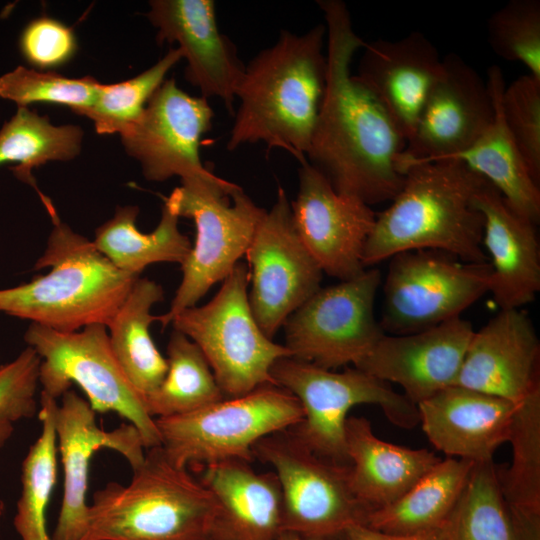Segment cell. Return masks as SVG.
Returning a JSON list of instances; mask_svg holds the SVG:
<instances>
[{
    "label": "cell",
    "instance_id": "cell-1",
    "mask_svg": "<svg viewBox=\"0 0 540 540\" xmlns=\"http://www.w3.org/2000/svg\"><path fill=\"white\" fill-rule=\"evenodd\" d=\"M327 36V81L306 160L340 194L372 206L391 201L404 174L406 140L373 93L351 74L355 52L365 42L353 29L346 4L318 0Z\"/></svg>",
    "mask_w": 540,
    "mask_h": 540
},
{
    "label": "cell",
    "instance_id": "cell-2",
    "mask_svg": "<svg viewBox=\"0 0 540 540\" xmlns=\"http://www.w3.org/2000/svg\"><path fill=\"white\" fill-rule=\"evenodd\" d=\"M325 25L304 34L283 30L244 68L235 99L239 100L226 148L263 142L269 150L306 160L327 81Z\"/></svg>",
    "mask_w": 540,
    "mask_h": 540
},
{
    "label": "cell",
    "instance_id": "cell-22",
    "mask_svg": "<svg viewBox=\"0 0 540 540\" xmlns=\"http://www.w3.org/2000/svg\"><path fill=\"white\" fill-rule=\"evenodd\" d=\"M355 75L387 110L406 142L440 76L442 58L421 32L365 43Z\"/></svg>",
    "mask_w": 540,
    "mask_h": 540
},
{
    "label": "cell",
    "instance_id": "cell-29",
    "mask_svg": "<svg viewBox=\"0 0 540 540\" xmlns=\"http://www.w3.org/2000/svg\"><path fill=\"white\" fill-rule=\"evenodd\" d=\"M474 462L448 457L393 503L373 510L365 526L392 535H413L444 525L466 485Z\"/></svg>",
    "mask_w": 540,
    "mask_h": 540
},
{
    "label": "cell",
    "instance_id": "cell-5",
    "mask_svg": "<svg viewBox=\"0 0 540 540\" xmlns=\"http://www.w3.org/2000/svg\"><path fill=\"white\" fill-rule=\"evenodd\" d=\"M147 450L128 484L94 492L82 540H212V493L161 446Z\"/></svg>",
    "mask_w": 540,
    "mask_h": 540
},
{
    "label": "cell",
    "instance_id": "cell-14",
    "mask_svg": "<svg viewBox=\"0 0 540 540\" xmlns=\"http://www.w3.org/2000/svg\"><path fill=\"white\" fill-rule=\"evenodd\" d=\"M250 267L252 314L270 339L321 286L322 270L299 238L282 187L245 253Z\"/></svg>",
    "mask_w": 540,
    "mask_h": 540
},
{
    "label": "cell",
    "instance_id": "cell-32",
    "mask_svg": "<svg viewBox=\"0 0 540 540\" xmlns=\"http://www.w3.org/2000/svg\"><path fill=\"white\" fill-rule=\"evenodd\" d=\"M167 372L159 387L145 398L154 419L182 415L225 398L199 347L173 329L167 345Z\"/></svg>",
    "mask_w": 540,
    "mask_h": 540
},
{
    "label": "cell",
    "instance_id": "cell-3",
    "mask_svg": "<svg viewBox=\"0 0 540 540\" xmlns=\"http://www.w3.org/2000/svg\"><path fill=\"white\" fill-rule=\"evenodd\" d=\"M487 183L457 160L408 166L390 206L376 213L363 250L364 267L421 249L444 251L464 262H489L483 248V215L474 203Z\"/></svg>",
    "mask_w": 540,
    "mask_h": 540
},
{
    "label": "cell",
    "instance_id": "cell-20",
    "mask_svg": "<svg viewBox=\"0 0 540 540\" xmlns=\"http://www.w3.org/2000/svg\"><path fill=\"white\" fill-rule=\"evenodd\" d=\"M473 333L472 324L457 317L416 333L384 334L354 367L398 384L417 405L455 385Z\"/></svg>",
    "mask_w": 540,
    "mask_h": 540
},
{
    "label": "cell",
    "instance_id": "cell-7",
    "mask_svg": "<svg viewBox=\"0 0 540 540\" xmlns=\"http://www.w3.org/2000/svg\"><path fill=\"white\" fill-rule=\"evenodd\" d=\"M273 382L300 402L304 417L289 430L311 451L350 465L345 422L358 404L378 405L394 425L411 429L420 423L417 405L389 383L357 368L334 372L294 357L278 359L270 370Z\"/></svg>",
    "mask_w": 540,
    "mask_h": 540
},
{
    "label": "cell",
    "instance_id": "cell-43",
    "mask_svg": "<svg viewBox=\"0 0 540 540\" xmlns=\"http://www.w3.org/2000/svg\"><path fill=\"white\" fill-rule=\"evenodd\" d=\"M343 536L345 540H443L441 527L413 535H392L365 525H353L344 532Z\"/></svg>",
    "mask_w": 540,
    "mask_h": 540
},
{
    "label": "cell",
    "instance_id": "cell-18",
    "mask_svg": "<svg viewBox=\"0 0 540 540\" xmlns=\"http://www.w3.org/2000/svg\"><path fill=\"white\" fill-rule=\"evenodd\" d=\"M54 424L57 452L63 469V499L54 540H82L87 530L89 466L100 449H111L122 455L131 469L144 460V444L137 428L124 423L106 431L96 421V412L88 401L69 389L58 403Z\"/></svg>",
    "mask_w": 540,
    "mask_h": 540
},
{
    "label": "cell",
    "instance_id": "cell-28",
    "mask_svg": "<svg viewBox=\"0 0 540 540\" xmlns=\"http://www.w3.org/2000/svg\"><path fill=\"white\" fill-rule=\"evenodd\" d=\"M139 207L117 206L112 218L95 231V247L119 270L139 277L154 263L182 264L192 244L178 226L179 215L172 193L165 198L157 227L150 233L136 226Z\"/></svg>",
    "mask_w": 540,
    "mask_h": 540
},
{
    "label": "cell",
    "instance_id": "cell-35",
    "mask_svg": "<svg viewBox=\"0 0 540 540\" xmlns=\"http://www.w3.org/2000/svg\"><path fill=\"white\" fill-rule=\"evenodd\" d=\"M441 531L443 540H511L493 460L474 464Z\"/></svg>",
    "mask_w": 540,
    "mask_h": 540
},
{
    "label": "cell",
    "instance_id": "cell-11",
    "mask_svg": "<svg viewBox=\"0 0 540 540\" xmlns=\"http://www.w3.org/2000/svg\"><path fill=\"white\" fill-rule=\"evenodd\" d=\"M252 453L274 468L280 482L283 532L322 540L366 525L372 511L352 491L350 465L317 455L289 429L263 437Z\"/></svg>",
    "mask_w": 540,
    "mask_h": 540
},
{
    "label": "cell",
    "instance_id": "cell-31",
    "mask_svg": "<svg viewBox=\"0 0 540 540\" xmlns=\"http://www.w3.org/2000/svg\"><path fill=\"white\" fill-rule=\"evenodd\" d=\"M83 130L76 125L56 126L47 116H41L28 107H18L14 116L0 129V165L10 167L16 178L32 186L39 196L32 175L49 161H67L81 151Z\"/></svg>",
    "mask_w": 540,
    "mask_h": 540
},
{
    "label": "cell",
    "instance_id": "cell-12",
    "mask_svg": "<svg viewBox=\"0 0 540 540\" xmlns=\"http://www.w3.org/2000/svg\"><path fill=\"white\" fill-rule=\"evenodd\" d=\"M380 326L405 335L460 317L489 292V262H464L440 250L399 252L389 258Z\"/></svg>",
    "mask_w": 540,
    "mask_h": 540
},
{
    "label": "cell",
    "instance_id": "cell-37",
    "mask_svg": "<svg viewBox=\"0 0 540 540\" xmlns=\"http://www.w3.org/2000/svg\"><path fill=\"white\" fill-rule=\"evenodd\" d=\"M100 84L91 76L68 78L52 71L18 66L0 77V97L18 107L53 103L68 106L75 113L93 104Z\"/></svg>",
    "mask_w": 540,
    "mask_h": 540
},
{
    "label": "cell",
    "instance_id": "cell-41",
    "mask_svg": "<svg viewBox=\"0 0 540 540\" xmlns=\"http://www.w3.org/2000/svg\"><path fill=\"white\" fill-rule=\"evenodd\" d=\"M19 48L26 61L49 70L68 63L77 52L73 30L61 21L42 16L30 21L23 29Z\"/></svg>",
    "mask_w": 540,
    "mask_h": 540
},
{
    "label": "cell",
    "instance_id": "cell-21",
    "mask_svg": "<svg viewBox=\"0 0 540 540\" xmlns=\"http://www.w3.org/2000/svg\"><path fill=\"white\" fill-rule=\"evenodd\" d=\"M540 341L528 314L500 309L474 331L455 385L520 403L539 380Z\"/></svg>",
    "mask_w": 540,
    "mask_h": 540
},
{
    "label": "cell",
    "instance_id": "cell-16",
    "mask_svg": "<svg viewBox=\"0 0 540 540\" xmlns=\"http://www.w3.org/2000/svg\"><path fill=\"white\" fill-rule=\"evenodd\" d=\"M495 106L486 81L455 53L442 58V70L400 157V170L418 162L456 155L492 125Z\"/></svg>",
    "mask_w": 540,
    "mask_h": 540
},
{
    "label": "cell",
    "instance_id": "cell-26",
    "mask_svg": "<svg viewBox=\"0 0 540 540\" xmlns=\"http://www.w3.org/2000/svg\"><path fill=\"white\" fill-rule=\"evenodd\" d=\"M345 440L352 491L371 511L399 499L442 460L427 449L381 440L364 417L346 419Z\"/></svg>",
    "mask_w": 540,
    "mask_h": 540
},
{
    "label": "cell",
    "instance_id": "cell-30",
    "mask_svg": "<svg viewBox=\"0 0 540 540\" xmlns=\"http://www.w3.org/2000/svg\"><path fill=\"white\" fill-rule=\"evenodd\" d=\"M163 297L161 285L139 277L107 326L112 351L144 400L159 387L167 372V360L150 333L157 317L151 313L152 307Z\"/></svg>",
    "mask_w": 540,
    "mask_h": 540
},
{
    "label": "cell",
    "instance_id": "cell-40",
    "mask_svg": "<svg viewBox=\"0 0 540 540\" xmlns=\"http://www.w3.org/2000/svg\"><path fill=\"white\" fill-rule=\"evenodd\" d=\"M40 364L39 355L27 346L15 359L0 365V449L10 440L18 421L39 411Z\"/></svg>",
    "mask_w": 540,
    "mask_h": 540
},
{
    "label": "cell",
    "instance_id": "cell-6",
    "mask_svg": "<svg viewBox=\"0 0 540 540\" xmlns=\"http://www.w3.org/2000/svg\"><path fill=\"white\" fill-rule=\"evenodd\" d=\"M171 193L179 217L192 219L196 233L169 310L156 317L163 328L230 274L266 212L240 186L213 173L181 180Z\"/></svg>",
    "mask_w": 540,
    "mask_h": 540
},
{
    "label": "cell",
    "instance_id": "cell-34",
    "mask_svg": "<svg viewBox=\"0 0 540 540\" xmlns=\"http://www.w3.org/2000/svg\"><path fill=\"white\" fill-rule=\"evenodd\" d=\"M508 442L511 464L496 465L504 503L540 511V386L516 405Z\"/></svg>",
    "mask_w": 540,
    "mask_h": 540
},
{
    "label": "cell",
    "instance_id": "cell-25",
    "mask_svg": "<svg viewBox=\"0 0 540 540\" xmlns=\"http://www.w3.org/2000/svg\"><path fill=\"white\" fill-rule=\"evenodd\" d=\"M200 481L216 503L212 540H278L283 495L275 472L258 473L250 462L230 459L206 465Z\"/></svg>",
    "mask_w": 540,
    "mask_h": 540
},
{
    "label": "cell",
    "instance_id": "cell-42",
    "mask_svg": "<svg viewBox=\"0 0 540 540\" xmlns=\"http://www.w3.org/2000/svg\"><path fill=\"white\" fill-rule=\"evenodd\" d=\"M504 505L511 540H540V511Z\"/></svg>",
    "mask_w": 540,
    "mask_h": 540
},
{
    "label": "cell",
    "instance_id": "cell-44",
    "mask_svg": "<svg viewBox=\"0 0 540 540\" xmlns=\"http://www.w3.org/2000/svg\"><path fill=\"white\" fill-rule=\"evenodd\" d=\"M278 540H309V539L303 538L295 533L285 531L280 534Z\"/></svg>",
    "mask_w": 540,
    "mask_h": 540
},
{
    "label": "cell",
    "instance_id": "cell-9",
    "mask_svg": "<svg viewBox=\"0 0 540 540\" xmlns=\"http://www.w3.org/2000/svg\"><path fill=\"white\" fill-rule=\"evenodd\" d=\"M249 282V270L238 262L209 302L184 309L170 323L199 347L227 397L275 384L271 367L280 358L292 357L289 349L273 342L256 322L249 303Z\"/></svg>",
    "mask_w": 540,
    "mask_h": 540
},
{
    "label": "cell",
    "instance_id": "cell-39",
    "mask_svg": "<svg viewBox=\"0 0 540 540\" xmlns=\"http://www.w3.org/2000/svg\"><path fill=\"white\" fill-rule=\"evenodd\" d=\"M501 108L530 175L540 184V81L530 74L515 79L502 92Z\"/></svg>",
    "mask_w": 540,
    "mask_h": 540
},
{
    "label": "cell",
    "instance_id": "cell-10",
    "mask_svg": "<svg viewBox=\"0 0 540 540\" xmlns=\"http://www.w3.org/2000/svg\"><path fill=\"white\" fill-rule=\"evenodd\" d=\"M24 339L41 358V392L57 400L75 383L95 412L126 419L139 431L145 449L160 446L155 419L117 361L105 325L65 333L31 323Z\"/></svg>",
    "mask_w": 540,
    "mask_h": 540
},
{
    "label": "cell",
    "instance_id": "cell-23",
    "mask_svg": "<svg viewBox=\"0 0 540 540\" xmlns=\"http://www.w3.org/2000/svg\"><path fill=\"white\" fill-rule=\"evenodd\" d=\"M515 403L452 385L417 404L429 442L451 458L474 463L493 460L508 442Z\"/></svg>",
    "mask_w": 540,
    "mask_h": 540
},
{
    "label": "cell",
    "instance_id": "cell-4",
    "mask_svg": "<svg viewBox=\"0 0 540 540\" xmlns=\"http://www.w3.org/2000/svg\"><path fill=\"white\" fill-rule=\"evenodd\" d=\"M46 248L34 269H48L30 282L0 289V312L59 332L106 327L140 277L117 269L86 237L61 221L52 202Z\"/></svg>",
    "mask_w": 540,
    "mask_h": 540
},
{
    "label": "cell",
    "instance_id": "cell-19",
    "mask_svg": "<svg viewBox=\"0 0 540 540\" xmlns=\"http://www.w3.org/2000/svg\"><path fill=\"white\" fill-rule=\"evenodd\" d=\"M149 21L157 28V43L179 44L185 58V78L201 97L219 98L234 115L235 93L245 65L234 43L218 27L213 0H153Z\"/></svg>",
    "mask_w": 540,
    "mask_h": 540
},
{
    "label": "cell",
    "instance_id": "cell-38",
    "mask_svg": "<svg viewBox=\"0 0 540 540\" xmlns=\"http://www.w3.org/2000/svg\"><path fill=\"white\" fill-rule=\"evenodd\" d=\"M494 53L522 63L540 81V0H510L488 19Z\"/></svg>",
    "mask_w": 540,
    "mask_h": 540
},
{
    "label": "cell",
    "instance_id": "cell-33",
    "mask_svg": "<svg viewBox=\"0 0 540 540\" xmlns=\"http://www.w3.org/2000/svg\"><path fill=\"white\" fill-rule=\"evenodd\" d=\"M41 433L30 446L21 468V494L13 524L21 540H54L47 530V507L57 478L54 424L58 401L40 392Z\"/></svg>",
    "mask_w": 540,
    "mask_h": 540
},
{
    "label": "cell",
    "instance_id": "cell-15",
    "mask_svg": "<svg viewBox=\"0 0 540 540\" xmlns=\"http://www.w3.org/2000/svg\"><path fill=\"white\" fill-rule=\"evenodd\" d=\"M214 112L203 97L166 79L148 101L140 118L120 137L126 153L136 159L148 181L205 177L200 159L202 136L212 128Z\"/></svg>",
    "mask_w": 540,
    "mask_h": 540
},
{
    "label": "cell",
    "instance_id": "cell-36",
    "mask_svg": "<svg viewBox=\"0 0 540 540\" xmlns=\"http://www.w3.org/2000/svg\"><path fill=\"white\" fill-rule=\"evenodd\" d=\"M180 59V50L171 48L163 58L135 77L113 84L101 83L93 104L75 113L89 118L100 135H121L140 118L152 95Z\"/></svg>",
    "mask_w": 540,
    "mask_h": 540
},
{
    "label": "cell",
    "instance_id": "cell-24",
    "mask_svg": "<svg viewBox=\"0 0 540 540\" xmlns=\"http://www.w3.org/2000/svg\"><path fill=\"white\" fill-rule=\"evenodd\" d=\"M482 213L483 247L491 266L489 292L500 309L521 308L540 291L536 224L519 215L489 182L476 194Z\"/></svg>",
    "mask_w": 540,
    "mask_h": 540
},
{
    "label": "cell",
    "instance_id": "cell-13",
    "mask_svg": "<svg viewBox=\"0 0 540 540\" xmlns=\"http://www.w3.org/2000/svg\"><path fill=\"white\" fill-rule=\"evenodd\" d=\"M378 269L320 287L283 324L292 357L324 369L354 366L386 334L374 314Z\"/></svg>",
    "mask_w": 540,
    "mask_h": 540
},
{
    "label": "cell",
    "instance_id": "cell-8",
    "mask_svg": "<svg viewBox=\"0 0 540 540\" xmlns=\"http://www.w3.org/2000/svg\"><path fill=\"white\" fill-rule=\"evenodd\" d=\"M299 400L276 384H265L196 411L156 418L161 448L176 466L238 459L251 462L263 437L303 420Z\"/></svg>",
    "mask_w": 540,
    "mask_h": 540
},
{
    "label": "cell",
    "instance_id": "cell-27",
    "mask_svg": "<svg viewBox=\"0 0 540 540\" xmlns=\"http://www.w3.org/2000/svg\"><path fill=\"white\" fill-rule=\"evenodd\" d=\"M486 84L495 106L492 125L466 150L445 159L466 164L495 187L519 215L537 224L540 220V187L530 175L506 127L501 108L506 84L499 66L489 67Z\"/></svg>",
    "mask_w": 540,
    "mask_h": 540
},
{
    "label": "cell",
    "instance_id": "cell-17",
    "mask_svg": "<svg viewBox=\"0 0 540 540\" xmlns=\"http://www.w3.org/2000/svg\"><path fill=\"white\" fill-rule=\"evenodd\" d=\"M291 212L295 230L323 273L340 281L362 274L365 243L376 213L362 200L338 193L307 160L298 170Z\"/></svg>",
    "mask_w": 540,
    "mask_h": 540
}]
</instances>
